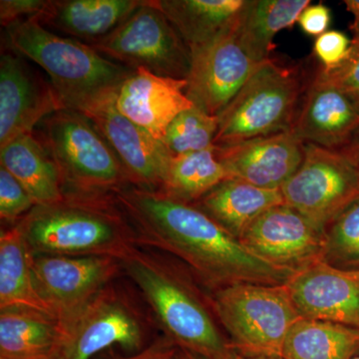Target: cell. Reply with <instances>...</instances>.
<instances>
[{
  "mask_svg": "<svg viewBox=\"0 0 359 359\" xmlns=\"http://www.w3.org/2000/svg\"><path fill=\"white\" fill-rule=\"evenodd\" d=\"M112 195L133 226L139 245L179 257L205 285L217 290L236 283L280 285L294 275L257 257L192 204L135 186Z\"/></svg>",
  "mask_w": 359,
  "mask_h": 359,
  "instance_id": "obj_1",
  "label": "cell"
},
{
  "mask_svg": "<svg viewBox=\"0 0 359 359\" xmlns=\"http://www.w3.org/2000/svg\"><path fill=\"white\" fill-rule=\"evenodd\" d=\"M32 255L110 257L121 262L138 248L136 231L113 195H65L35 205L18 222Z\"/></svg>",
  "mask_w": 359,
  "mask_h": 359,
  "instance_id": "obj_2",
  "label": "cell"
},
{
  "mask_svg": "<svg viewBox=\"0 0 359 359\" xmlns=\"http://www.w3.org/2000/svg\"><path fill=\"white\" fill-rule=\"evenodd\" d=\"M4 39V46L45 71L65 109L82 114L117 95L134 72L90 45L50 32L37 16L7 26Z\"/></svg>",
  "mask_w": 359,
  "mask_h": 359,
  "instance_id": "obj_3",
  "label": "cell"
},
{
  "mask_svg": "<svg viewBox=\"0 0 359 359\" xmlns=\"http://www.w3.org/2000/svg\"><path fill=\"white\" fill-rule=\"evenodd\" d=\"M121 264L179 348L209 359H240L204 302L171 266L138 248Z\"/></svg>",
  "mask_w": 359,
  "mask_h": 359,
  "instance_id": "obj_4",
  "label": "cell"
},
{
  "mask_svg": "<svg viewBox=\"0 0 359 359\" xmlns=\"http://www.w3.org/2000/svg\"><path fill=\"white\" fill-rule=\"evenodd\" d=\"M34 133L57 167L65 195H112L132 186L121 161L86 115L56 111Z\"/></svg>",
  "mask_w": 359,
  "mask_h": 359,
  "instance_id": "obj_5",
  "label": "cell"
},
{
  "mask_svg": "<svg viewBox=\"0 0 359 359\" xmlns=\"http://www.w3.org/2000/svg\"><path fill=\"white\" fill-rule=\"evenodd\" d=\"M313 73L273 58L261 63L219 113L214 146L290 131Z\"/></svg>",
  "mask_w": 359,
  "mask_h": 359,
  "instance_id": "obj_6",
  "label": "cell"
},
{
  "mask_svg": "<svg viewBox=\"0 0 359 359\" xmlns=\"http://www.w3.org/2000/svg\"><path fill=\"white\" fill-rule=\"evenodd\" d=\"M212 306L241 356L282 358L285 339L302 318L285 285L231 283L216 290Z\"/></svg>",
  "mask_w": 359,
  "mask_h": 359,
  "instance_id": "obj_7",
  "label": "cell"
},
{
  "mask_svg": "<svg viewBox=\"0 0 359 359\" xmlns=\"http://www.w3.org/2000/svg\"><path fill=\"white\" fill-rule=\"evenodd\" d=\"M90 46L133 71L144 68L178 80L190 73V48L153 0H144L121 25Z\"/></svg>",
  "mask_w": 359,
  "mask_h": 359,
  "instance_id": "obj_8",
  "label": "cell"
},
{
  "mask_svg": "<svg viewBox=\"0 0 359 359\" xmlns=\"http://www.w3.org/2000/svg\"><path fill=\"white\" fill-rule=\"evenodd\" d=\"M280 191L285 205L325 233L359 199V173L341 151L304 144L301 166Z\"/></svg>",
  "mask_w": 359,
  "mask_h": 359,
  "instance_id": "obj_9",
  "label": "cell"
},
{
  "mask_svg": "<svg viewBox=\"0 0 359 359\" xmlns=\"http://www.w3.org/2000/svg\"><path fill=\"white\" fill-rule=\"evenodd\" d=\"M52 359H90L112 346L140 353L143 327L133 309L111 287H106L67 323Z\"/></svg>",
  "mask_w": 359,
  "mask_h": 359,
  "instance_id": "obj_10",
  "label": "cell"
},
{
  "mask_svg": "<svg viewBox=\"0 0 359 359\" xmlns=\"http://www.w3.org/2000/svg\"><path fill=\"white\" fill-rule=\"evenodd\" d=\"M120 269L121 262L110 257L32 255L37 290L61 325L106 289Z\"/></svg>",
  "mask_w": 359,
  "mask_h": 359,
  "instance_id": "obj_11",
  "label": "cell"
},
{
  "mask_svg": "<svg viewBox=\"0 0 359 359\" xmlns=\"http://www.w3.org/2000/svg\"><path fill=\"white\" fill-rule=\"evenodd\" d=\"M236 21L216 39L191 51L186 96L196 107L215 117L261 65L248 55L238 41Z\"/></svg>",
  "mask_w": 359,
  "mask_h": 359,
  "instance_id": "obj_12",
  "label": "cell"
},
{
  "mask_svg": "<svg viewBox=\"0 0 359 359\" xmlns=\"http://www.w3.org/2000/svg\"><path fill=\"white\" fill-rule=\"evenodd\" d=\"M25 56L2 45L0 56V147L32 133L47 116L65 109L52 86Z\"/></svg>",
  "mask_w": 359,
  "mask_h": 359,
  "instance_id": "obj_13",
  "label": "cell"
},
{
  "mask_svg": "<svg viewBox=\"0 0 359 359\" xmlns=\"http://www.w3.org/2000/svg\"><path fill=\"white\" fill-rule=\"evenodd\" d=\"M240 241L257 257L294 273L325 257V233L285 204L264 212Z\"/></svg>",
  "mask_w": 359,
  "mask_h": 359,
  "instance_id": "obj_14",
  "label": "cell"
},
{
  "mask_svg": "<svg viewBox=\"0 0 359 359\" xmlns=\"http://www.w3.org/2000/svg\"><path fill=\"white\" fill-rule=\"evenodd\" d=\"M285 287L302 318L359 330V269L316 262L295 273Z\"/></svg>",
  "mask_w": 359,
  "mask_h": 359,
  "instance_id": "obj_15",
  "label": "cell"
},
{
  "mask_svg": "<svg viewBox=\"0 0 359 359\" xmlns=\"http://www.w3.org/2000/svg\"><path fill=\"white\" fill-rule=\"evenodd\" d=\"M116 96L85 113L119 158L132 186L159 191L172 155L162 142L118 111Z\"/></svg>",
  "mask_w": 359,
  "mask_h": 359,
  "instance_id": "obj_16",
  "label": "cell"
},
{
  "mask_svg": "<svg viewBox=\"0 0 359 359\" xmlns=\"http://www.w3.org/2000/svg\"><path fill=\"white\" fill-rule=\"evenodd\" d=\"M214 147L229 179L269 190L282 188L301 166L304 155V144L290 131Z\"/></svg>",
  "mask_w": 359,
  "mask_h": 359,
  "instance_id": "obj_17",
  "label": "cell"
},
{
  "mask_svg": "<svg viewBox=\"0 0 359 359\" xmlns=\"http://www.w3.org/2000/svg\"><path fill=\"white\" fill-rule=\"evenodd\" d=\"M359 128V110L313 71L290 132L304 144L340 150Z\"/></svg>",
  "mask_w": 359,
  "mask_h": 359,
  "instance_id": "obj_18",
  "label": "cell"
},
{
  "mask_svg": "<svg viewBox=\"0 0 359 359\" xmlns=\"http://www.w3.org/2000/svg\"><path fill=\"white\" fill-rule=\"evenodd\" d=\"M186 87L187 80L158 76L139 68L118 90L116 108L162 142L175 118L194 106L186 96Z\"/></svg>",
  "mask_w": 359,
  "mask_h": 359,
  "instance_id": "obj_19",
  "label": "cell"
},
{
  "mask_svg": "<svg viewBox=\"0 0 359 359\" xmlns=\"http://www.w3.org/2000/svg\"><path fill=\"white\" fill-rule=\"evenodd\" d=\"M144 0H48L37 16L56 34L92 45L110 34L143 4Z\"/></svg>",
  "mask_w": 359,
  "mask_h": 359,
  "instance_id": "obj_20",
  "label": "cell"
},
{
  "mask_svg": "<svg viewBox=\"0 0 359 359\" xmlns=\"http://www.w3.org/2000/svg\"><path fill=\"white\" fill-rule=\"evenodd\" d=\"M283 204L280 189L269 190L242 180L226 179L192 205L240 240L259 216Z\"/></svg>",
  "mask_w": 359,
  "mask_h": 359,
  "instance_id": "obj_21",
  "label": "cell"
},
{
  "mask_svg": "<svg viewBox=\"0 0 359 359\" xmlns=\"http://www.w3.org/2000/svg\"><path fill=\"white\" fill-rule=\"evenodd\" d=\"M0 166L20 182L35 205L65 199L57 167L34 131L20 135L0 147Z\"/></svg>",
  "mask_w": 359,
  "mask_h": 359,
  "instance_id": "obj_22",
  "label": "cell"
},
{
  "mask_svg": "<svg viewBox=\"0 0 359 359\" xmlns=\"http://www.w3.org/2000/svg\"><path fill=\"white\" fill-rule=\"evenodd\" d=\"M61 332L60 321L39 309H0V359H52Z\"/></svg>",
  "mask_w": 359,
  "mask_h": 359,
  "instance_id": "obj_23",
  "label": "cell"
},
{
  "mask_svg": "<svg viewBox=\"0 0 359 359\" xmlns=\"http://www.w3.org/2000/svg\"><path fill=\"white\" fill-rule=\"evenodd\" d=\"M309 0H245L236 21V32L244 50L257 63L271 58L273 39L297 22Z\"/></svg>",
  "mask_w": 359,
  "mask_h": 359,
  "instance_id": "obj_24",
  "label": "cell"
},
{
  "mask_svg": "<svg viewBox=\"0 0 359 359\" xmlns=\"http://www.w3.org/2000/svg\"><path fill=\"white\" fill-rule=\"evenodd\" d=\"M191 51L230 27L245 0H153Z\"/></svg>",
  "mask_w": 359,
  "mask_h": 359,
  "instance_id": "obj_25",
  "label": "cell"
},
{
  "mask_svg": "<svg viewBox=\"0 0 359 359\" xmlns=\"http://www.w3.org/2000/svg\"><path fill=\"white\" fill-rule=\"evenodd\" d=\"M8 306H27L54 316L37 290L32 254L18 224L0 233V309Z\"/></svg>",
  "mask_w": 359,
  "mask_h": 359,
  "instance_id": "obj_26",
  "label": "cell"
},
{
  "mask_svg": "<svg viewBox=\"0 0 359 359\" xmlns=\"http://www.w3.org/2000/svg\"><path fill=\"white\" fill-rule=\"evenodd\" d=\"M359 354V330L301 318L283 344V359H351Z\"/></svg>",
  "mask_w": 359,
  "mask_h": 359,
  "instance_id": "obj_27",
  "label": "cell"
},
{
  "mask_svg": "<svg viewBox=\"0 0 359 359\" xmlns=\"http://www.w3.org/2000/svg\"><path fill=\"white\" fill-rule=\"evenodd\" d=\"M229 179L215 147L172 156L159 192L172 199L194 204L219 183Z\"/></svg>",
  "mask_w": 359,
  "mask_h": 359,
  "instance_id": "obj_28",
  "label": "cell"
},
{
  "mask_svg": "<svg viewBox=\"0 0 359 359\" xmlns=\"http://www.w3.org/2000/svg\"><path fill=\"white\" fill-rule=\"evenodd\" d=\"M218 128V117L207 114L194 105L175 118L162 143L172 156L200 152L214 146Z\"/></svg>",
  "mask_w": 359,
  "mask_h": 359,
  "instance_id": "obj_29",
  "label": "cell"
},
{
  "mask_svg": "<svg viewBox=\"0 0 359 359\" xmlns=\"http://www.w3.org/2000/svg\"><path fill=\"white\" fill-rule=\"evenodd\" d=\"M323 261L335 268L359 269V199L327 226Z\"/></svg>",
  "mask_w": 359,
  "mask_h": 359,
  "instance_id": "obj_30",
  "label": "cell"
},
{
  "mask_svg": "<svg viewBox=\"0 0 359 359\" xmlns=\"http://www.w3.org/2000/svg\"><path fill=\"white\" fill-rule=\"evenodd\" d=\"M35 207L34 202L20 182L0 166V218L14 226Z\"/></svg>",
  "mask_w": 359,
  "mask_h": 359,
  "instance_id": "obj_31",
  "label": "cell"
},
{
  "mask_svg": "<svg viewBox=\"0 0 359 359\" xmlns=\"http://www.w3.org/2000/svg\"><path fill=\"white\" fill-rule=\"evenodd\" d=\"M318 75L334 85L359 110V43L351 42L346 59L334 69L323 71L318 68Z\"/></svg>",
  "mask_w": 359,
  "mask_h": 359,
  "instance_id": "obj_32",
  "label": "cell"
},
{
  "mask_svg": "<svg viewBox=\"0 0 359 359\" xmlns=\"http://www.w3.org/2000/svg\"><path fill=\"white\" fill-rule=\"evenodd\" d=\"M351 40L344 32L327 30L316 37L313 44V55L320 61L321 69H334L346 59Z\"/></svg>",
  "mask_w": 359,
  "mask_h": 359,
  "instance_id": "obj_33",
  "label": "cell"
},
{
  "mask_svg": "<svg viewBox=\"0 0 359 359\" xmlns=\"http://www.w3.org/2000/svg\"><path fill=\"white\" fill-rule=\"evenodd\" d=\"M48 0H1L0 22L4 28L43 13Z\"/></svg>",
  "mask_w": 359,
  "mask_h": 359,
  "instance_id": "obj_34",
  "label": "cell"
},
{
  "mask_svg": "<svg viewBox=\"0 0 359 359\" xmlns=\"http://www.w3.org/2000/svg\"><path fill=\"white\" fill-rule=\"evenodd\" d=\"M332 22V11L323 4H309L299 14L297 23L309 36H320Z\"/></svg>",
  "mask_w": 359,
  "mask_h": 359,
  "instance_id": "obj_35",
  "label": "cell"
},
{
  "mask_svg": "<svg viewBox=\"0 0 359 359\" xmlns=\"http://www.w3.org/2000/svg\"><path fill=\"white\" fill-rule=\"evenodd\" d=\"M120 359H179V347L168 339L158 340L140 353Z\"/></svg>",
  "mask_w": 359,
  "mask_h": 359,
  "instance_id": "obj_36",
  "label": "cell"
},
{
  "mask_svg": "<svg viewBox=\"0 0 359 359\" xmlns=\"http://www.w3.org/2000/svg\"><path fill=\"white\" fill-rule=\"evenodd\" d=\"M340 151L351 159L359 173V128L356 130L348 143L344 148L340 149Z\"/></svg>",
  "mask_w": 359,
  "mask_h": 359,
  "instance_id": "obj_37",
  "label": "cell"
},
{
  "mask_svg": "<svg viewBox=\"0 0 359 359\" xmlns=\"http://www.w3.org/2000/svg\"><path fill=\"white\" fill-rule=\"evenodd\" d=\"M344 4H346L347 11L353 16V21L351 25L353 34L351 42L359 43V0H346Z\"/></svg>",
  "mask_w": 359,
  "mask_h": 359,
  "instance_id": "obj_38",
  "label": "cell"
},
{
  "mask_svg": "<svg viewBox=\"0 0 359 359\" xmlns=\"http://www.w3.org/2000/svg\"><path fill=\"white\" fill-rule=\"evenodd\" d=\"M179 359H209L205 358L204 356L199 355V354L191 353V351H186V349L179 348Z\"/></svg>",
  "mask_w": 359,
  "mask_h": 359,
  "instance_id": "obj_39",
  "label": "cell"
},
{
  "mask_svg": "<svg viewBox=\"0 0 359 359\" xmlns=\"http://www.w3.org/2000/svg\"><path fill=\"white\" fill-rule=\"evenodd\" d=\"M240 359H283L278 356H241Z\"/></svg>",
  "mask_w": 359,
  "mask_h": 359,
  "instance_id": "obj_40",
  "label": "cell"
},
{
  "mask_svg": "<svg viewBox=\"0 0 359 359\" xmlns=\"http://www.w3.org/2000/svg\"><path fill=\"white\" fill-rule=\"evenodd\" d=\"M351 359H359V354H358V355L354 356V358Z\"/></svg>",
  "mask_w": 359,
  "mask_h": 359,
  "instance_id": "obj_41",
  "label": "cell"
}]
</instances>
